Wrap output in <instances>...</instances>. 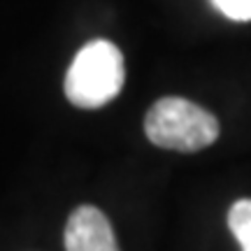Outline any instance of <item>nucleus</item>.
<instances>
[{
    "mask_svg": "<svg viewBox=\"0 0 251 251\" xmlns=\"http://www.w3.org/2000/svg\"><path fill=\"white\" fill-rule=\"evenodd\" d=\"M144 133L156 147L181 153H193L216 142L221 133L212 112L186 98H161L144 119Z\"/></svg>",
    "mask_w": 251,
    "mask_h": 251,
    "instance_id": "f257e3e1",
    "label": "nucleus"
},
{
    "mask_svg": "<svg viewBox=\"0 0 251 251\" xmlns=\"http://www.w3.org/2000/svg\"><path fill=\"white\" fill-rule=\"evenodd\" d=\"M124 79L121 49L109 40H93L75 56L65 75V96L77 107L96 109L117 98Z\"/></svg>",
    "mask_w": 251,
    "mask_h": 251,
    "instance_id": "f03ea898",
    "label": "nucleus"
},
{
    "mask_svg": "<svg viewBox=\"0 0 251 251\" xmlns=\"http://www.w3.org/2000/svg\"><path fill=\"white\" fill-rule=\"evenodd\" d=\"M65 251H121L107 216L93 205H81L65 226Z\"/></svg>",
    "mask_w": 251,
    "mask_h": 251,
    "instance_id": "7ed1b4c3",
    "label": "nucleus"
},
{
    "mask_svg": "<svg viewBox=\"0 0 251 251\" xmlns=\"http://www.w3.org/2000/svg\"><path fill=\"white\" fill-rule=\"evenodd\" d=\"M228 228L237 237L242 251H251V198H242L230 207Z\"/></svg>",
    "mask_w": 251,
    "mask_h": 251,
    "instance_id": "20e7f679",
    "label": "nucleus"
},
{
    "mask_svg": "<svg viewBox=\"0 0 251 251\" xmlns=\"http://www.w3.org/2000/svg\"><path fill=\"white\" fill-rule=\"evenodd\" d=\"M214 7L233 21H251V0H212Z\"/></svg>",
    "mask_w": 251,
    "mask_h": 251,
    "instance_id": "39448f33",
    "label": "nucleus"
}]
</instances>
